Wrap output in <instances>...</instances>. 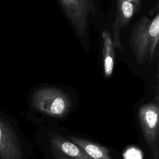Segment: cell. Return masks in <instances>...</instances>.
<instances>
[{
    "label": "cell",
    "mask_w": 159,
    "mask_h": 159,
    "mask_svg": "<svg viewBox=\"0 0 159 159\" xmlns=\"http://www.w3.org/2000/svg\"><path fill=\"white\" fill-rule=\"evenodd\" d=\"M159 40V14L152 19L142 16L133 26L129 45L137 62L150 65L155 59Z\"/></svg>",
    "instance_id": "6da1fadb"
},
{
    "label": "cell",
    "mask_w": 159,
    "mask_h": 159,
    "mask_svg": "<svg viewBox=\"0 0 159 159\" xmlns=\"http://www.w3.org/2000/svg\"><path fill=\"white\" fill-rule=\"evenodd\" d=\"M141 7L140 0H119L116 4V12L114 20L112 24L114 47L123 51L120 41V31L132 19Z\"/></svg>",
    "instance_id": "8992f818"
},
{
    "label": "cell",
    "mask_w": 159,
    "mask_h": 159,
    "mask_svg": "<svg viewBox=\"0 0 159 159\" xmlns=\"http://www.w3.org/2000/svg\"><path fill=\"white\" fill-rule=\"evenodd\" d=\"M32 104L40 112L55 117L66 115L71 106L70 96L60 89L43 87L32 94Z\"/></svg>",
    "instance_id": "7a4b0ae2"
},
{
    "label": "cell",
    "mask_w": 159,
    "mask_h": 159,
    "mask_svg": "<svg viewBox=\"0 0 159 159\" xmlns=\"http://www.w3.org/2000/svg\"><path fill=\"white\" fill-rule=\"evenodd\" d=\"M19 138L5 114L0 111V159H22Z\"/></svg>",
    "instance_id": "5b68a950"
},
{
    "label": "cell",
    "mask_w": 159,
    "mask_h": 159,
    "mask_svg": "<svg viewBox=\"0 0 159 159\" xmlns=\"http://www.w3.org/2000/svg\"><path fill=\"white\" fill-rule=\"evenodd\" d=\"M124 159H142V154L140 150L135 148H129L124 155Z\"/></svg>",
    "instance_id": "30bf717a"
},
{
    "label": "cell",
    "mask_w": 159,
    "mask_h": 159,
    "mask_svg": "<svg viewBox=\"0 0 159 159\" xmlns=\"http://www.w3.org/2000/svg\"><path fill=\"white\" fill-rule=\"evenodd\" d=\"M68 138L92 159H112L109 149L104 146L78 137L69 136Z\"/></svg>",
    "instance_id": "ba28073f"
},
{
    "label": "cell",
    "mask_w": 159,
    "mask_h": 159,
    "mask_svg": "<svg viewBox=\"0 0 159 159\" xmlns=\"http://www.w3.org/2000/svg\"><path fill=\"white\" fill-rule=\"evenodd\" d=\"M58 4L62 8L76 32L84 35L87 27L89 12H94L93 1L86 0H60Z\"/></svg>",
    "instance_id": "277c9868"
},
{
    "label": "cell",
    "mask_w": 159,
    "mask_h": 159,
    "mask_svg": "<svg viewBox=\"0 0 159 159\" xmlns=\"http://www.w3.org/2000/svg\"><path fill=\"white\" fill-rule=\"evenodd\" d=\"M138 117L145 141L152 159H158L159 109L157 104L149 102L140 106Z\"/></svg>",
    "instance_id": "3957f363"
},
{
    "label": "cell",
    "mask_w": 159,
    "mask_h": 159,
    "mask_svg": "<svg viewBox=\"0 0 159 159\" xmlns=\"http://www.w3.org/2000/svg\"><path fill=\"white\" fill-rule=\"evenodd\" d=\"M103 40L102 61L105 76L110 77L112 73L115 61V47L112 39L111 34L105 30L102 34Z\"/></svg>",
    "instance_id": "9c48e42d"
},
{
    "label": "cell",
    "mask_w": 159,
    "mask_h": 159,
    "mask_svg": "<svg viewBox=\"0 0 159 159\" xmlns=\"http://www.w3.org/2000/svg\"><path fill=\"white\" fill-rule=\"evenodd\" d=\"M50 145L55 159H92L76 144L58 134H50Z\"/></svg>",
    "instance_id": "52a82bcc"
}]
</instances>
